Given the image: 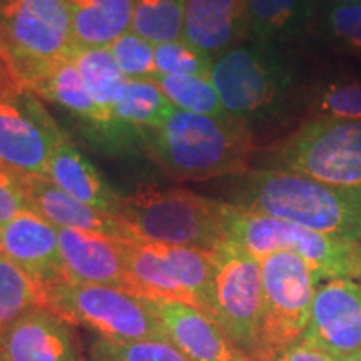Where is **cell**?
Listing matches in <instances>:
<instances>
[{
    "label": "cell",
    "instance_id": "1",
    "mask_svg": "<svg viewBox=\"0 0 361 361\" xmlns=\"http://www.w3.org/2000/svg\"><path fill=\"white\" fill-rule=\"evenodd\" d=\"M234 178L229 204L361 243V189L329 186L279 169L247 171Z\"/></svg>",
    "mask_w": 361,
    "mask_h": 361
},
{
    "label": "cell",
    "instance_id": "2",
    "mask_svg": "<svg viewBox=\"0 0 361 361\" xmlns=\"http://www.w3.org/2000/svg\"><path fill=\"white\" fill-rule=\"evenodd\" d=\"M144 141L162 169L180 180L241 176L250 171L256 152L247 126L178 107L161 129L146 130Z\"/></svg>",
    "mask_w": 361,
    "mask_h": 361
},
{
    "label": "cell",
    "instance_id": "3",
    "mask_svg": "<svg viewBox=\"0 0 361 361\" xmlns=\"http://www.w3.org/2000/svg\"><path fill=\"white\" fill-rule=\"evenodd\" d=\"M209 78L228 116L251 130L283 119L295 106L296 72L276 47L239 44L214 57Z\"/></svg>",
    "mask_w": 361,
    "mask_h": 361
},
{
    "label": "cell",
    "instance_id": "4",
    "mask_svg": "<svg viewBox=\"0 0 361 361\" xmlns=\"http://www.w3.org/2000/svg\"><path fill=\"white\" fill-rule=\"evenodd\" d=\"M117 218L139 238L213 252L228 241L226 204L188 189L141 188L123 197Z\"/></svg>",
    "mask_w": 361,
    "mask_h": 361
},
{
    "label": "cell",
    "instance_id": "5",
    "mask_svg": "<svg viewBox=\"0 0 361 361\" xmlns=\"http://www.w3.org/2000/svg\"><path fill=\"white\" fill-rule=\"evenodd\" d=\"M226 204V231L229 241L263 259L274 252H293L311 266L319 281L360 279V243L326 236L303 226Z\"/></svg>",
    "mask_w": 361,
    "mask_h": 361
},
{
    "label": "cell",
    "instance_id": "6",
    "mask_svg": "<svg viewBox=\"0 0 361 361\" xmlns=\"http://www.w3.org/2000/svg\"><path fill=\"white\" fill-rule=\"evenodd\" d=\"M74 45L67 0H0V56L19 89Z\"/></svg>",
    "mask_w": 361,
    "mask_h": 361
},
{
    "label": "cell",
    "instance_id": "7",
    "mask_svg": "<svg viewBox=\"0 0 361 361\" xmlns=\"http://www.w3.org/2000/svg\"><path fill=\"white\" fill-rule=\"evenodd\" d=\"M266 164L329 186L361 189V123L311 119L271 149Z\"/></svg>",
    "mask_w": 361,
    "mask_h": 361
},
{
    "label": "cell",
    "instance_id": "8",
    "mask_svg": "<svg viewBox=\"0 0 361 361\" xmlns=\"http://www.w3.org/2000/svg\"><path fill=\"white\" fill-rule=\"evenodd\" d=\"M45 310L87 328L101 340L169 341L144 298L117 288L61 283L49 291Z\"/></svg>",
    "mask_w": 361,
    "mask_h": 361
},
{
    "label": "cell",
    "instance_id": "9",
    "mask_svg": "<svg viewBox=\"0 0 361 361\" xmlns=\"http://www.w3.org/2000/svg\"><path fill=\"white\" fill-rule=\"evenodd\" d=\"M263 313L259 355L271 361L303 336L319 279L311 266L293 252H274L261 259Z\"/></svg>",
    "mask_w": 361,
    "mask_h": 361
},
{
    "label": "cell",
    "instance_id": "10",
    "mask_svg": "<svg viewBox=\"0 0 361 361\" xmlns=\"http://www.w3.org/2000/svg\"><path fill=\"white\" fill-rule=\"evenodd\" d=\"M211 255L214 263L213 319L238 350L256 361L263 313L261 261L229 239Z\"/></svg>",
    "mask_w": 361,
    "mask_h": 361
},
{
    "label": "cell",
    "instance_id": "11",
    "mask_svg": "<svg viewBox=\"0 0 361 361\" xmlns=\"http://www.w3.org/2000/svg\"><path fill=\"white\" fill-rule=\"evenodd\" d=\"M59 126L34 94L0 90V162L20 176L47 178Z\"/></svg>",
    "mask_w": 361,
    "mask_h": 361
},
{
    "label": "cell",
    "instance_id": "12",
    "mask_svg": "<svg viewBox=\"0 0 361 361\" xmlns=\"http://www.w3.org/2000/svg\"><path fill=\"white\" fill-rule=\"evenodd\" d=\"M301 338L335 358L361 355V283L353 279L319 283Z\"/></svg>",
    "mask_w": 361,
    "mask_h": 361
},
{
    "label": "cell",
    "instance_id": "13",
    "mask_svg": "<svg viewBox=\"0 0 361 361\" xmlns=\"http://www.w3.org/2000/svg\"><path fill=\"white\" fill-rule=\"evenodd\" d=\"M0 255L37 284L45 306L49 291L67 281L57 228L29 207L0 226Z\"/></svg>",
    "mask_w": 361,
    "mask_h": 361
},
{
    "label": "cell",
    "instance_id": "14",
    "mask_svg": "<svg viewBox=\"0 0 361 361\" xmlns=\"http://www.w3.org/2000/svg\"><path fill=\"white\" fill-rule=\"evenodd\" d=\"M168 340L191 361H251L219 324L183 301L144 298Z\"/></svg>",
    "mask_w": 361,
    "mask_h": 361
},
{
    "label": "cell",
    "instance_id": "15",
    "mask_svg": "<svg viewBox=\"0 0 361 361\" xmlns=\"http://www.w3.org/2000/svg\"><path fill=\"white\" fill-rule=\"evenodd\" d=\"M0 353L6 361H87L74 324L45 308L17 319L0 336Z\"/></svg>",
    "mask_w": 361,
    "mask_h": 361
},
{
    "label": "cell",
    "instance_id": "16",
    "mask_svg": "<svg viewBox=\"0 0 361 361\" xmlns=\"http://www.w3.org/2000/svg\"><path fill=\"white\" fill-rule=\"evenodd\" d=\"M57 236L67 281L111 286L135 295L121 239L66 228H57Z\"/></svg>",
    "mask_w": 361,
    "mask_h": 361
},
{
    "label": "cell",
    "instance_id": "17",
    "mask_svg": "<svg viewBox=\"0 0 361 361\" xmlns=\"http://www.w3.org/2000/svg\"><path fill=\"white\" fill-rule=\"evenodd\" d=\"M22 184H24L29 209L42 216L56 228L96 233L121 241L139 239L137 234L117 216L102 213L96 207L84 204L59 189L51 179L22 176Z\"/></svg>",
    "mask_w": 361,
    "mask_h": 361
},
{
    "label": "cell",
    "instance_id": "18",
    "mask_svg": "<svg viewBox=\"0 0 361 361\" xmlns=\"http://www.w3.org/2000/svg\"><path fill=\"white\" fill-rule=\"evenodd\" d=\"M247 35V0H186L183 39L211 57Z\"/></svg>",
    "mask_w": 361,
    "mask_h": 361
},
{
    "label": "cell",
    "instance_id": "19",
    "mask_svg": "<svg viewBox=\"0 0 361 361\" xmlns=\"http://www.w3.org/2000/svg\"><path fill=\"white\" fill-rule=\"evenodd\" d=\"M47 179L84 204L112 216L119 214L123 196L104 180L97 169L71 142L64 130H59L54 141Z\"/></svg>",
    "mask_w": 361,
    "mask_h": 361
},
{
    "label": "cell",
    "instance_id": "20",
    "mask_svg": "<svg viewBox=\"0 0 361 361\" xmlns=\"http://www.w3.org/2000/svg\"><path fill=\"white\" fill-rule=\"evenodd\" d=\"M22 90L61 104L96 128L111 130L126 126L117 121L111 111L104 109L94 101L71 56L59 59L57 62L37 72L27 80Z\"/></svg>",
    "mask_w": 361,
    "mask_h": 361
},
{
    "label": "cell",
    "instance_id": "21",
    "mask_svg": "<svg viewBox=\"0 0 361 361\" xmlns=\"http://www.w3.org/2000/svg\"><path fill=\"white\" fill-rule=\"evenodd\" d=\"M316 19V0H247V42L279 49L300 40Z\"/></svg>",
    "mask_w": 361,
    "mask_h": 361
},
{
    "label": "cell",
    "instance_id": "22",
    "mask_svg": "<svg viewBox=\"0 0 361 361\" xmlns=\"http://www.w3.org/2000/svg\"><path fill=\"white\" fill-rule=\"evenodd\" d=\"M67 6L79 47H109L130 30L134 0H67Z\"/></svg>",
    "mask_w": 361,
    "mask_h": 361
},
{
    "label": "cell",
    "instance_id": "23",
    "mask_svg": "<svg viewBox=\"0 0 361 361\" xmlns=\"http://www.w3.org/2000/svg\"><path fill=\"white\" fill-rule=\"evenodd\" d=\"M176 111V106L151 79H126L119 89L112 112L130 129H161Z\"/></svg>",
    "mask_w": 361,
    "mask_h": 361
},
{
    "label": "cell",
    "instance_id": "24",
    "mask_svg": "<svg viewBox=\"0 0 361 361\" xmlns=\"http://www.w3.org/2000/svg\"><path fill=\"white\" fill-rule=\"evenodd\" d=\"M71 57L94 101L112 112V106L126 78L117 67L109 47L89 49L74 45Z\"/></svg>",
    "mask_w": 361,
    "mask_h": 361
},
{
    "label": "cell",
    "instance_id": "25",
    "mask_svg": "<svg viewBox=\"0 0 361 361\" xmlns=\"http://www.w3.org/2000/svg\"><path fill=\"white\" fill-rule=\"evenodd\" d=\"M186 0H134L130 30L151 44L183 39Z\"/></svg>",
    "mask_w": 361,
    "mask_h": 361
},
{
    "label": "cell",
    "instance_id": "26",
    "mask_svg": "<svg viewBox=\"0 0 361 361\" xmlns=\"http://www.w3.org/2000/svg\"><path fill=\"white\" fill-rule=\"evenodd\" d=\"M154 82L180 111L192 114L231 119L224 111L214 84L207 75H157Z\"/></svg>",
    "mask_w": 361,
    "mask_h": 361
},
{
    "label": "cell",
    "instance_id": "27",
    "mask_svg": "<svg viewBox=\"0 0 361 361\" xmlns=\"http://www.w3.org/2000/svg\"><path fill=\"white\" fill-rule=\"evenodd\" d=\"M35 308H45L42 291L19 266L0 255V336Z\"/></svg>",
    "mask_w": 361,
    "mask_h": 361
},
{
    "label": "cell",
    "instance_id": "28",
    "mask_svg": "<svg viewBox=\"0 0 361 361\" xmlns=\"http://www.w3.org/2000/svg\"><path fill=\"white\" fill-rule=\"evenodd\" d=\"M311 119L361 123V80L329 79L318 85L310 99Z\"/></svg>",
    "mask_w": 361,
    "mask_h": 361
},
{
    "label": "cell",
    "instance_id": "29",
    "mask_svg": "<svg viewBox=\"0 0 361 361\" xmlns=\"http://www.w3.org/2000/svg\"><path fill=\"white\" fill-rule=\"evenodd\" d=\"M154 47V44L142 39L133 30H128L109 45V51L126 79L154 80L159 75L156 67Z\"/></svg>",
    "mask_w": 361,
    "mask_h": 361
},
{
    "label": "cell",
    "instance_id": "30",
    "mask_svg": "<svg viewBox=\"0 0 361 361\" xmlns=\"http://www.w3.org/2000/svg\"><path fill=\"white\" fill-rule=\"evenodd\" d=\"M322 30L336 49L361 56V4H329L323 12Z\"/></svg>",
    "mask_w": 361,
    "mask_h": 361
},
{
    "label": "cell",
    "instance_id": "31",
    "mask_svg": "<svg viewBox=\"0 0 361 361\" xmlns=\"http://www.w3.org/2000/svg\"><path fill=\"white\" fill-rule=\"evenodd\" d=\"M157 72L161 75H211L214 59L184 39L154 47Z\"/></svg>",
    "mask_w": 361,
    "mask_h": 361
},
{
    "label": "cell",
    "instance_id": "32",
    "mask_svg": "<svg viewBox=\"0 0 361 361\" xmlns=\"http://www.w3.org/2000/svg\"><path fill=\"white\" fill-rule=\"evenodd\" d=\"M90 351L111 361H191L171 341H107L97 338Z\"/></svg>",
    "mask_w": 361,
    "mask_h": 361
},
{
    "label": "cell",
    "instance_id": "33",
    "mask_svg": "<svg viewBox=\"0 0 361 361\" xmlns=\"http://www.w3.org/2000/svg\"><path fill=\"white\" fill-rule=\"evenodd\" d=\"M27 197L22 176L0 162V226L27 209Z\"/></svg>",
    "mask_w": 361,
    "mask_h": 361
},
{
    "label": "cell",
    "instance_id": "34",
    "mask_svg": "<svg viewBox=\"0 0 361 361\" xmlns=\"http://www.w3.org/2000/svg\"><path fill=\"white\" fill-rule=\"evenodd\" d=\"M271 361H338L335 356H331L326 351L314 346L313 343L300 338L281 353H278Z\"/></svg>",
    "mask_w": 361,
    "mask_h": 361
},
{
    "label": "cell",
    "instance_id": "35",
    "mask_svg": "<svg viewBox=\"0 0 361 361\" xmlns=\"http://www.w3.org/2000/svg\"><path fill=\"white\" fill-rule=\"evenodd\" d=\"M2 89H19V87L13 84L11 74H8L6 67V62H4L2 56H0V90Z\"/></svg>",
    "mask_w": 361,
    "mask_h": 361
},
{
    "label": "cell",
    "instance_id": "36",
    "mask_svg": "<svg viewBox=\"0 0 361 361\" xmlns=\"http://www.w3.org/2000/svg\"><path fill=\"white\" fill-rule=\"evenodd\" d=\"M87 361H111L109 358H106V356L99 355V353H94V351H90V356L87 358Z\"/></svg>",
    "mask_w": 361,
    "mask_h": 361
},
{
    "label": "cell",
    "instance_id": "37",
    "mask_svg": "<svg viewBox=\"0 0 361 361\" xmlns=\"http://www.w3.org/2000/svg\"><path fill=\"white\" fill-rule=\"evenodd\" d=\"M329 4H361V0H328Z\"/></svg>",
    "mask_w": 361,
    "mask_h": 361
},
{
    "label": "cell",
    "instance_id": "38",
    "mask_svg": "<svg viewBox=\"0 0 361 361\" xmlns=\"http://www.w3.org/2000/svg\"><path fill=\"white\" fill-rule=\"evenodd\" d=\"M338 361H361V355H353V356H346V358H336Z\"/></svg>",
    "mask_w": 361,
    "mask_h": 361
},
{
    "label": "cell",
    "instance_id": "39",
    "mask_svg": "<svg viewBox=\"0 0 361 361\" xmlns=\"http://www.w3.org/2000/svg\"><path fill=\"white\" fill-rule=\"evenodd\" d=\"M0 361H6V358H4L2 353H0Z\"/></svg>",
    "mask_w": 361,
    "mask_h": 361
},
{
    "label": "cell",
    "instance_id": "40",
    "mask_svg": "<svg viewBox=\"0 0 361 361\" xmlns=\"http://www.w3.org/2000/svg\"><path fill=\"white\" fill-rule=\"evenodd\" d=\"M360 283H361V276H360Z\"/></svg>",
    "mask_w": 361,
    "mask_h": 361
},
{
    "label": "cell",
    "instance_id": "41",
    "mask_svg": "<svg viewBox=\"0 0 361 361\" xmlns=\"http://www.w3.org/2000/svg\"><path fill=\"white\" fill-rule=\"evenodd\" d=\"M360 247H361V243H360Z\"/></svg>",
    "mask_w": 361,
    "mask_h": 361
}]
</instances>
